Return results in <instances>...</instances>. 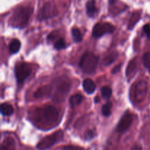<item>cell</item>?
Segmentation results:
<instances>
[{"label":"cell","mask_w":150,"mask_h":150,"mask_svg":"<svg viewBox=\"0 0 150 150\" xmlns=\"http://www.w3.org/2000/svg\"><path fill=\"white\" fill-rule=\"evenodd\" d=\"M32 117L34 123L39 128L48 130L53 128L58 124L59 111L56 107L46 105L36 109L33 112Z\"/></svg>","instance_id":"cell-1"},{"label":"cell","mask_w":150,"mask_h":150,"mask_svg":"<svg viewBox=\"0 0 150 150\" xmlns=\"http://www.w3.org/2000/svg\"><path fill=\"white\" fill-rule=\"evenodd\" d=\"M32 13L33 8L31 6H21L18 7L10 18V24L19 29L24 28L29 23Z\"/></svg>","instance_id":"cell-2"},{"label":"cell","mask_w":150,"mask_h":150,"mask_svg":"<svg viewBox=\"0 0 150 150\" xmlns=\"http://www.w3.org/2000/svg\"><path fill=\"white\" fill-rule=\"evenodd\" d=\"M98 59L99 58L98 56L94 54L92 52L87 51L84 53L81 58L80 62H79V67L83 73L92 74L95 73L98 64Z\"/></svg>","instance_id":"cell-3"},{"label":"cell","mask_w":150,"mask_h":150,"mask_svg":"<svg viewBox=\"0 0 150 150\" xmlns=\"http://www.w3.org/2000/svg\"><path fill=\"white\" fill-rule=\"evenodd\" d=\"M64 138V133L59 130L53 134L43 138L37 145V148L40 150H46L50 149L57 143L61 142Z\"/></svg>","instance_id":"cell-4"},{"label":"cell","mask_w":150,"mask_h":150,"mask_svg":"<svg viewBox=\"0 0 150 150\" xmlns=\"http://www.w3.org/2000/svg\"><path fill=\"white\" fill-rule=\"evenodd\" d=\"M147 92V83L145 81H140L133 86L132 91V100L136 103L142 102L144 100Z\"/></svg>","instance_id":"cell-5"},{"label":"cell","mask_w":150,"mask_h":150,"mask_svg":"<svg viewBox=\"0 0 150 150\" xmlns=\"http://www.w3.org/2000/svg\"><path fill=\"white\" fill-rule=\"evenodd\" d=\"M32 71L31 64L26 62H21L16 65L15 69L16 77L19 83H22L30 76Z\"/></svg>","instance_id":"cell-6"},{"label":"cell","mask_w":150,"mask_h":150,"mask_svg":"<svg viewBox=\"0 0 150 150\" xmlns=\"http://www.w3.org/2000/svg\"><path fill=\"white\" fill-rule=\"evenodd\" d=\"M115 30L114 25L108 22H100L95 25L92 30V36L95 38H100L106 34H111Z\"/></svg>","instance_id":"cell-7"},{"label":"cell","mask_w":150,"mask_h":150,"mask_svg":"<svg viewBox=\"0 0 150 150\" xmlns=\"http://www.w3.org/2000/svg\"><path fill=\"white\" fill-rule=\"evenodd\" d=\"M57 15V9L55 4L51 1H48L45 3L42 7L38 15V18L40 20L51 18Z\"/></svg>","instance_id":"cell-8"},{"label":"cell","mask_w":150,"mask_h":150,"mask_svg":"<svg viewBox=\"0 0 150 150\" xmlns=\"http://www.w3.org/2000/svg\"><path fill=\"white\" fill-rule=\"evenodd\" d=\"M133 121V116L131 113L126 112L119 122L117 126V131L118 133H125L130 128Z\"/></svg>","instance_id":"cell-9"},{"label":"cell","mask_w":150,"mask_h":150,"mask_svg":"<svg viewBox=\"0 0 150 150\" xmlns=\"http://www.w3.org/2000/svg\"><path fill=\"white\" fill-rule=\"evenodd\" d=\"M136 71H137V59H136V58H134L129 62L127 69H126L127 79L129 81L131 80L134 77Z\"/></svg>","instance_id":"cell-10"},{"label":"cell","mask_w":150,"mask_h":150,"mask_svg":"<svg viewBox=\"0 0 150 150\" xmlns=\"http://www.w3.org/2000/svg\"><path fill=\"white\" fill-rule=\"evenodd\" d=\"M52 91V87L51 86L47 85V86H43L42 87L39 88L38 90L34 94V97L35 98H42L49 97L51 94Z\"/></svg>","instance_id":"cell-11"},{"label":"cell","mask_w":150,"mask_h":150,"mask_svg":"<svg viewBox=\"0 0 150 150\" xmlns=\"http://www.w3.org/2000/svg\"><path fill=\"white\" fill-rule=\"evenodd\" d=\"M16 142L11 137L6 138L0 145V150H16Z\"/></svg>","instance_id":"cell-12"},{"label":"cell","mask_w":150,"mask_h":150,"mask_svg":"<svg viewBox=\"0 0 150 150\" xmlns=\"http://www.w3.org/2000/svg\"><path fill=\"white\" fill-rule=\"evenodd\" d=\"M83 87L86 93L92 94L95 92V89H96V85L92 79H86L83 81Z\"/></svg>","instance_id":"cell-13"},{"label":"cell","mask_w":150,"mask_h":150,"mask_svg":"<svg viewBox=\"0 0 150 150\" xmlns=\"http://www.w3.org/2000/svg\"><path fill=\"white\" fill-rule=\"evenodd\" d=\"M86 13L89 17H95L98 13V8L95 4V0H89L86 3Z\"/></svg>","instance_id":"cell-14"},{"label":"cell","mask_w":150,"mask_h":150,"mask_svg":"<svg viewBox=\"0 0 150 150\" xmlns=\"http://www.w3.org/2000/svg\"><path fill=\"white\" fill-rule=\"evenodd\" d=\"M13 106L8 103H2L0 105V113L4 116H10L13 114Z\"/></svg>","instance_id":"cell-15"},{"label":"cell","mask_w":150,"mask_h":150,"mask_svg":"<svg viewBox=\"0 0 150 150\" xmlns=\"http://www.w3.org/2000/svg\"><path fill=\"white\" fill-rule=\"evenodd\" d=\"M141 18V13L140 12H135L132 14L131 17H130V21H129L128 23V29H132L135 26H136V23H138L139 20H140Z\"/></svg>","instance_id":"cell-16"},{"label":"cell","mask_w":150,"mask_h":150,"mask_svg":"<svg viewBox=\"0 0 150 150\" xmlns=\"http://www.w3.org/2000/svg\"><path fill=\"white\" fill-rule=\"evenodd\" d=\"M83 100V96L80 94H76L73 95L70 99V105L72 108L76 107L77 105H80Z\"/></svg>","instance_id":"cell-17"},{"label":"cell","mask_w":150,"mask_h":150,"mask_svg":"<svg viewBox=\"0 0 150 150\" xmlns=\"http://www.w3.org/2000/svg\"><path fill=\"white\" fill-rule=\"evenodd\" d=\"M21 42L17 39H15L10 42V51L12 54H16L18 52L21 48Z\"/></svg>","instance_id":"cell-18"},{"label":"cell","mask_w":150,"mask_h":150,"mask_svg":"<svg viewBox=\"0 0 150 150\" xmlns=\"http://www.w3.org/2000/svg\"><path fill=\"white\" fill-rule=\"evenodd\" d=\"M117 56H118L117 52L111 53V54H108V55L107 56L105 59H104L103 61V64L105 66L109 65V64H112V63L116 60Z\"/></svg>","instance_id":"cell-19"},{"label":"cell","mask_w":150,"mask_h":150,"mask_svg":"<svg viewBox=\"0 0 150 150\" xmlns=\"http://www.w3.org/2000/svg\"><path fill=\"white\" fill-rule=\"evenodd\" d=\"M142 62H143V64L148 72L150 73V52L145 53L142 57Z\"/></svg>","instance_id":"cell-20"},{"label":"cell","mask_w":150,"mask_h":150,"mask_svg":"<svg viewBox=\"0 0 150 150\" xmlns=\"http://www.w3.org/2000/svg\"><path fill=\"white\" fill-rule=\"evenodd\" d=\"M72 35H73V40L76 42H79L82 40V34L78 28H73L72 29Z\"/></svg>","instance_id":"cell-21"},{"label":"cell","mask_w":150,"mask_h":150,"mask_svg":"<svg viewBox=\"0 0 150 150\" xmlns=\"http://www.w3.org/2000/svg\"><path fill=\"white\" fill-rule=\"evenodd\" d=\"M112 94V90L109 86H103L101 89V95H102L103 98L105 99H108L111 96Z\"/></svg>","instance_id":"cell-22"},{"label":"cell","mask_w":150,"mask_h":150,"mask_svg":"<svg viewBox=\"0 0 150 150\" xmlns=\"http://www.w3.org/2000/svg\"><path fill=\"white\" fill-rule=\"evenodd\" d=\"M66 46V43H65V41L63 38H59V39L57 40L54 42V48L56 49H58V50H61L63 49V48H65Z\"/></svg>","instance_id":"cell-23"},{"label":"cell","mask_w":150,"mask_h":150,"mask_svg":"<svg viewBox=\"0 0 150 150\" xmlns=\"http://www.w3.org/2000/svg\"><path fill=\"white\" fill-rule=\"evenodd\" d=\"M111 107L108 104L103 105L102 107V114L105 117H108L111 114Z\"/></svg>","instance_id":"cell-24"},{"label":"cell","mask_w":150,"mask_h":150,"mask_svg":"<svg viewBox=\"0 0 150 150\" xmlns=\"http://www.w3.org/2000/svg\"><path fill=\"white\" fill-rule=\"evenodd\" d=\"M143 30L144 32H145V34H146L148 39H150V25L149 24L144 25L143 27Z\"/></svg>","instance_id":"cell-25"},{"label":"cell","mask_w":150,"mask_h":150,"mask_svg":"<svg viewBox=\"0 0 150 150\" xmlns=\"http://www.w3.org/2000/svg\"><path fill=\"white\" fill-rule=\"evenodd\" d=\"M62 150H84L83 148L75 146H65L63 147Z\"/></svg>","instance_id":"cell-26"},{"label":"cell","mask_w":150,"mask_h":150,"mask_svg":"<svg viewBox=\"0 0 150 150\" xmlns=\"http://www.w3.org/2000/svg\"><path fill=\"white\" fill-rule=\"evenodd\" d=\"M94 136H95V133L92 130H89L86 133V139H87V140H90L92 138H94Z\"/></svg>","instance_id":"cell-27"},{"label":"cell","mask_w":150,"mask_h":150,"mask_svg":"<svg viewBox=\"0 0 150 150\" xmlns=\"http://www.w3.org/2000/svg\"><path fill=\"white\" fill-rule=\"evenodd\" d=\"M131 150H142V147L140 146V145L135 144L133 146Z\"/></svg>","instance_id":"cell-28"},{"label":"cell","mask_w":150,"mask_h":150,"mask_svg":"<svg viewBox=\"0 0 150 150\" xmlns=\"http://www.w3.org/2000/svg\"><path fill=\"white\" fill-rule=\"evenodd\" d=\"M120 67H121V64H119L117 67H114V68L113 69V70H112V73H117V72L120 71Z\"/></svg>","instance_id":"cell-29"},{"label":"cell","mask_w":150,"mask_h":150,"mask_svg":"<svg viewBox=\"0 0 150 150\" xmlns=\"http://www.w3.org/2000/svg\"><path fill=\"white\" fill-rule=\"evenodd\" d=\"M99 100H100L99 98H98V97H96V98H95V102H98V101Z\"/></svg>","instance_id":"cell-30"}]
</instances>
